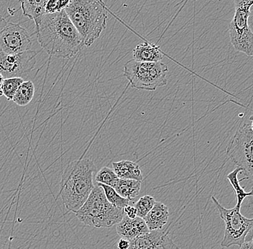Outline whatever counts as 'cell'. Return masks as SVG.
<instances>
[{"label": "cell", "mask_w": 253, "mask_h": 249, "mask_svg": "<svg viewBox=\"0 0 253 249\" xmlns=\"http://www.w3.org/2000/svg\"><path fill=\"white\" fill-rule=\"evenodd\" d=\"M35 24L40 45L51 56L73 58L84 47L82 36L65 10L45 14Z\"/></svg>", "instance_id": "1"}, {"label": "cell", "mask_w": 253, "mask_h": 249, "mask_svg": "<svg viewBox=\"0 0 253 249\" xmlns=\"http://www.w3.org/2000/svg\"><path fill=\"white\" fill-rule=\"evenodd\" d=\"M96 171L94 161L89 158L72 161L61 177L60 196L66 210L76 213L94 187L93 174Z\"/></svg>", "instance_id": "2"}, {"label": "cell", "mask_w": 253, "mask_h": 249, "mask_svg": "<svg viewBox=\"0 0 253 249\" xmlns=\"http://www.w3.org/2000/svg\"><path fill=\"white\" fill-rule=\"evenodd\" d=\"M64 10L84 47H91L107 26V9L99 0H71Z\"/></svg>", "instance_id": "3"}, {"label": "cell", "mask_w": 253, "mask_h": 249, "mask_svg": "<svg viewBox=\"0 0 253 249\" xmlns=\"http://www.w3.org/2000/svg\"><path fill=\"white\" fill-rule=\"evenodd\" d=\"M75 215L79 221L86 226L109 228L120 223L125 214L123 209L118 208L109 202L102 187L96 183L86 202Z\"/></svg>", "instance_id": "4"}, {"label": "cell", "mask_w": 253, "mask_h": 249, "mask_svg": "<svg viewBox=\"0 0 253 249\" xmlns=\"http://www.w3.org/2000/svg\"><path fill=\"white\" fill-rule=\"evenodd\" d=\"M168 72L169 67L161 61L140 62L131 59L123 68V76L131 87L147 91H155L159 87L167 85Z\"/></svg>", "instance_id": "5"}, {"label": "cell", "mask_w": 253, "mask_h": 249, "mask_svg": "<svg viewBox=\"0 0 253 249\" xmlns=\"http://www.w3.org/2000/svg\"><path fill=\"white\" fill-rule=\"evenodd\" d=\"M253 116L245 118L229 143L227 153L237 167L243 169L245 178L253 177Z\"/></svg>", "instance_id": "6"}, {"label": "cell", "mask_w": 253, "mask_h": 249, "mask_svg": "<svg viewBox=\"0 0 253 249\" xmlns=\"http://www.w3.org/2000/svg\"><path fill=\"white\" fill-rule=\"evenodd\" d=\"M235 12L229 25L231 44L235 50L253 55V33L248 20L251 15L253 0H234Z\"/></svg>", "instance_id": "7"}, {"label": "cell", "mask_w": 253, "mask_h": 249, "mask_svg": "<svg viewBox=\"0 0 253 249\" xmlns=\"http://www.w3.org/2000/svg\"><path fill=\"white\" fill-rule=\"evenodd\" d=\"M211 199L217 207L220 218L225 226L221 247L223 248H228L232 246L240 247L245 242L247 236L252 232L253 219L245 218L240 212V209L236 207L225 208L215 197H211Z\"/></svg>", "instance_id": "8"}, {"label": "cell", "mask_w": 253, "mask_h": 249, "mask_svg": "<svg viewBox=\"0 0 253 249\" xmlns=\"http://www.w3.org/2000/svg\"><path fill=\"white\" fill-rule=\"evenodd\" d=\"M38 52L27 50L17 54L0 52V74L4 79L22 77L33 70Z\"/></svg>", "instance_id": "9"}, {"label": "cell", "mask_w": 253, "mask_h": 249, "mask_svg": "<svg viewBox=\"0 0 253 249\" xmlns=\"http://www.w3.org/2000/svg\"><path fill=\"white\" fill-rule=\"evenodd\" d=\"M32 44L31 35L19 24L7 23L0 32V49L7 54L31 50Z\"/></svg>", "instance_id": "10"}, {"label": "cell", "mask_w": 253, "mask_h": 249, "mask_svg": "<svg viewBox=\"0 0 253 249\" xmlns=\"http://www.w3.org/2000/svg\"><path fill=\"white\" fill-rule=\"evenodd\" d=\"M128 249H180L166 231H150L148 234L129 241Z\"/></svg>", "instance_id": "11"}, {"label": "cell", "mask_w": 253, "mask_h": 249, "mask_svg": "<svg viewBox=\"0 0 253 249\" xmlns=\"http://www.w3.org/2000/svg\"><path fill=\"white\" fill-rule=\"evenodd\" d=\"M117 233L121 239L131 241L150 232L143 218L136 217L131 219L124 215L121 221L117 224Z\"/></svg>", "instance_id": "12"}, {"label": "cell", "mask_w": 253, "mask_h": 249, "mask_svg": "<svg viewBox=\"0 0 253 249\" xmlns=\"http://www.w3.org/2000/svg\"><path fill=\"white\" fill-rule=\"evenodd\" d=\"M169 207L162 202H156L153 208L143 218L150 231L162 230L169 221Z\"/></svg>", "instance_id": "13"}, {"label": "cell", "mask_w": 253, "mask_h": 249, "mask_svg": "<svg viewBox=\"0 0 253 249\" xmlns=\"http://www.w3.org/2000/svg\"><path fill=\"white\" fill-rule=\"evenodd\" d=\"M164 58L160 47L156 44L144 43L134 48L132 59L140 62H158Z\"/></svg>", "instance_id": "14"}, {"label": "cell", "mask_w": 253, "mask_h": 249, "mask_svg": "<svg viewBox=\"0 0 253 249\" xmlns=\"http://www.w3.org/2000/svg\"><path fill=\"white\" fill-rule=\"evenodd\" d=\"M112 167L119 179H134L142 182L143 176L137 163L129 160H123L112 163Z\"/></svg>", "instance_id": "15"}, {"label": "cell", "mask_w": 253, "mask_h": 249, "mask_svg": "<svg viewBox=\"0 0 253 249\" xmlns=\"http://www.w3.org/2000/svg\"><path fill=\"white\" fill-rule=\"evenodd\" d=\"M48 0H20L23 15L36 23L45 15V4Z\"/></svg>", "instance_id": "16"}, {"label": "cell", "mask_w": 253, "mask_h": 249, "mask_svg": "<svg viewBox=\"0 0 253 249\" xmlns=\"http://www.w3.org/2000/svg\"><path fill=\"white\" fill-rule=\"evenodd\" d=\"M113 189L120 196L132 200L140 194L141 182L134 179H119Z\"/></svg>", "instance_id": "17"}, {"label": "cell", "mask_w": 253, "mask_h": 249, "mask_svg": "<svg viewBox=\"0 0 253 249\" xmlns=\"http://www.w3.org/2000/svg\"><path fill=\"white\" fill-rule=\"evenodd\" d=\"M243 172V171L241 168L237 167L232 172L229 173L227 177L229 184H230L231 186H232V189L234 190V192H235V198H236L237 199L235 207L239 209L241 208L242 204H243V201H244L245 198L253 196L252 191L250 192V193H246L244 189L240 186V182L247 179L245 177L243 179H238V174L240 173Z\"/></svg>", "instance_id": "18"}, {"label": "cell", "mask_w": 253, "mask_h": 249, "mask_svg": "<svg viewBox=\"0 0 253 249\" xmlns=\"http://www.w3.org/2000/svg\"><path fill=\"white\" fill-rule=\"evenodd\" d=\"M35 91L36 89L32 81H24L14 95L12 101L20 107H25L33 100Z\"/></svg>", "instance_id": "19"}, {"label": "cell", "mask_w": 253, "mask_h": 249, "mask_svg": "<svg viewBox=\"0 0 253 249\" xmlns=\"http://www.w3.org/2000/svg\"><path fill=\"white\" fill-rule=\"evenodd\" d=\"M97 185L102 187L104 195H105L106 198H107L109 202L113 204L115 207H118V208L124 209L126 206L129 204V199L120 196L112 187L100 183H97Z\"/></svg>", "instance_id": "20"}, {"label": "cell", "mask_w": 253, "mask_h": 249, "mask_svg": "<svg viewBox=\"0 0 253 249\" xmlns=\"http://www.w3.org/2000/svg\"><path fill=\"white\" fill-rule=\"evenodd\" d=\"M24 82L22 77L4 79L1 86V93L7 98V100L12 101L14 95L18 90L19 87Z\"/></svg>", "instance_id": "21"}, {"label": "cell", "mask_w": 253, "mask_h": 249, "mask_svg": "<svg viewBox=\"0 0 253 249\" xmlns=\"http://www.w3.org/2000/svg\"><path fill=\"white\" fill-rule=\"evenodd\" d=\"M119 180L118 176L113 169L109 167H103L96 174L95 181L96 183L103 184L114 188Z\"/></svg>", "instance_id": "22"}, {"label": "cell", "mask_w": 253, "mask_h": 249, "mask_svg": "<svg viewBox=\"0 0 253 249\" xmlns=\"http://www.w3.org/2000/svg\"><path fill=\"white\" fill-rule=\"evenodd\" d=\"M156 202V199L150 195H145L140 198L134 206L137 210V217L145 218L147 214L153 208Z\"/></svg>", "instance_id": "23"}, {"label": "cell", "mask_w": 253, "mask_h": 249, "mask_svg": "<svg viewBox=\"0 0 253 249\" xmlns=\"http://www.w3.org/2000/svg\"><path fill=\"white\" fill-rule=\"evenodd\" d=\"M45 14H53L58 12V0H48L45 7Z\"/></svg>", "instance_id": "24"}, {"label": "cell", "mask_w": 253, "mask_h": 249, "mask_svg": "<svg viewBox=\"0 0 253 249\" xmlns=\"http://www.w3.org/2000/svg\"><path fill=\"white\" fill-rule=\"evenodd\" d=\"M123 211H124L125 215L129 218L134 219L137 217V210H136L135 207L134 206L128 204L127 206H126L123 209Z\"/></svg>", "instance_id": "25"}, {"label": "cell", "mask_w": 253, "mask_h": 249, "mask_svg": "<svg viewBox=\"0 0 253 249\" xmlns=\"http://www.w3.org/2000/svg\"><path fill=\"white\" fill-rule=\"evenodd\" d=\"M129 245H130V242L125 239H120L118 243V249H128Z\"/></svg>", "instance_id": "26"}, {"label": "cell", "mask_w": 253, "mask_h": 249, "mask_svg": "<svg viewBox=\"0 0 253 249\" xmlns=\"http://www.w3.org/2000/svg\"><path fill=\"white\" fill-rule=\"evenodd\" d=\"M71 0H58V12L64 10L66 7L69 5Z\"/></svg>", "instance_id": "27"}, {"label": "cell", "mask_w": 253, "mask_h": 249, "mask_svg": "<svg viewBox=\"0 0 253 249\" xmlns=\"http://www.w3.org/2000/svg\"><path fill=\"white\" fill-rule=\"evenodd\" d=\"M240 249H253L252 238L249 241H245V242L240 246Z\"/></svg>", "instance_id": "28"}, {"label": "cell", "mask_w": 253, "mask_h": 249, "mask_svg": "<svg viewBox=\"0 0 253 249\" xmlns=\"http://www.w3.org/2000/svg\"><path fill=\"white\" fill-rule=\"evenodd\" d=\"M7 24V21L6 20V19L0 15V32L2 31L3 28L6 26Z\"/></svg>", "instance_id": "29"}, {"label": "cell", "mask_w": 253, "mask_h": 249, "mask_svg": "<svg viewBox=\"0 0 253 249\" xmlns=\"http://www.w3.org/2000/svg\"><path fill=\"white\" fill-rule=\"evenodd\" d=\"M4 77H2L1 74H0V91H1V86H2L3 81H4Z\"/></svg>", "instance_id": "30"}, {"label": "cell", "mask_w": 253, "mask_h": 249, "mask_svg": "<svg viewBox=\"0 0 253 249\" xmlns=\"http://www.w3.org/2000/svg\"><path fill=\"white\" fill-rule=\"evenodd\" d=\"M1 96H3L2 93H1V91H0V98H1Z\"/></svg>", "instance_id": "31"}, {"label": "cell", "mask_w": 253, "mask_h": 249, "mask_svg": "<svg viewBox=\"0 0 253 249\" xmlns=\"http://www.w3.org/2000/svg\"><path fill=\"white\" fill-rule=\"evenodd\" d=\"M0 52H1V49H0Z\"/></svg>", "instance_id": "32"}]
</instances>
